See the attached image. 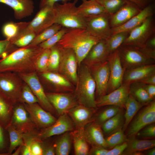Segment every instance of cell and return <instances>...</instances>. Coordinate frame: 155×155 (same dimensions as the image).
<instances>
[{"instance_id": "2", "label": "cell", "mask_w": 155, "mask_h": 155, "mask_svg": "<svg viewBox=\"0 0 155 155\" xmlns=\"http://www.w3.org/2000/svg\"><path fill=\"white\" fill-rule=\"evenodd\" d=\"M100 40L91 35L85 29L69 28L57 44L74 52L79 67L92 48Z\"/></svg>"}, {"instance_id": "39", "label": "cell", "mask_w": 155, "mask_h": 155, "mask_svg": "<svg viewBox=\"0 0 155 155\" xmlns=\"http://www.w3.org/2000/svg\"><path fill=\"white\" fill-rule=\"evenodd\" d=\"M62 27L57 24L55 23L37 35L29 45H38L47 40L59 30Z\"/></svg>"}, {"instance_id": "51", "label": "cell", "mask_w": 155, "mask_h": 155, "mask_svg": "<svg viewBox=\"0 0 155 155\" xmlns=\"http://www.w3.org/2000/svg\"><path fill=\"white\" fill-rule=\"evenodd\" d=\"M13 45L10 41L7 39L0 40V58L6 57L18 48Z\"/></svg>"}, {"instance_id": "55", "label": "cell", "mask_w": 155, "mask_h": 155, "mask_svg": "<svg viewBox=\"0 0 155 155\" xmlns=\"http://www.w3.org/2000/svg\"><path fill=\"white\" fill-rule=\"evenodd\" d=\"M137 48L145 56L148 58L155 60V49H153L146 46Z\"/></svg>"}, {"instance_id": "11", "label": "cell", "mask_w": 155, "mask_h": 155, "mask_svg": "<svg viewBox=\"0 0 155 155\" xmlns=\"http://www.w3.org/2000/svg\"><path fill=\"white\" fill-rule=\"evenodd\" d=\"M146 105L139 111L128 126L127 136L129 137H135L137 133L145 127L154 123L155 100Z\"/></svg>"}, {"instance_id": "17", "label": "cell", "mask_w": 155, "mask_h": 155, "mask_svg": "<svg viewBox=\"0 0 155 155\" xmlns=\"http://www.w3.org/2000/svg\"><path fill=\"white\" fill-rule=\"evenodd\" d=\"M107 61L110 70L108 93L118 88L122 84L125 70L121 61L118 49L109 55Z\"/></svg>"}, {"instance_id": "32", "label": "cell", "mask_w": 155, "mask_h": 155, "mask_svg": "<svg viewBox=\"0 0 155 155\" xmlns=\"http://www.w3.org/2000/svg\"><path fill=\"white\" fill-rule=\"evenodd\" d=\"M82 3L78 7L79 13L85 17L88 16L107 13L96 0H81Z\"/></svg>"}, {"instance_id": "37", "label": "cell", "mask_w": 155, "mask_h": 155, "mask_svg": "<svg viewBox=\"0 0 155 155\" xmlns=\"http://www.w3.org/2000/svg\"><path fill=\"white\" fill-rule=\"evenodd\" d=\"M6 129L8 133L9 141L8 153L9 155H11L17 147L23 145V133L11 125Z\"/></svg>"}, {"instance_id": "15", "label": "cell", "mask_w": 155, "mask_h": 155, "mask_svg": "<svg viewBox=\"0 0 155 155\" xmlns=\"http://www.w3.org/2000/svg\"><path fill=\"white\" fill-rule=\"evenodd\" d=\"M130 84L123 82L118 88L112 92L96 100V107L114 105L125 107L126 100L129 94Z\"/></svg>"}, {"instance_id": "18", "label": "cell", "mask_w": 155, "mask_h": 155, "mask_svg": "<svg viewBox=\"0 0 155 155\" xmlns=\"http://www.w3.org/2000/svg\"><path fill=\"white\" fill-rule=\"evenodd\" d=\"M95 82V96L97 98L108 93L110 77V70L108 61L90 68Z\"/></svg>"}, {"instance_id": "35", "label": "cell", "mask_w": 155, "mask_h": 155, "mask_svg": "<svg viewBox=\"0 0 155 155\" xmlns=\"http://www.w3.org/2000/svg\"><path fill=\"white\" fill-rule=\"evenodd\" d=\"M124 122V113L121 109L115 115L105 122L101 127L103 133L110 135L122 129Z\"/></svg>"}, {"instance_id": "58", "label": "cell", "mask_w": 155, "mask_h": 155, "mask_svg": "<svg viewBox=\"0 0 155 155\" xmlns=\"http://www.w3.org/2000/svg\"><path fill=\"white\" fill-rule=\"evenodd\" d=\"M71 0H40L39 8H41L46 6H52L58 1H61L62 3L70 2Z\"/></svg>"}, {"instance_id": "27", "label": "cell", "mask_w": 155, "mask_h": 155, "mask_svg": "<svg viewBox=\"0 0 155 155\" xmlns=\"http://www.w3.org/2000/svg\"><path fill=\"white\" fill-rule=\"evenodd\" d=\"M155 73L154 64H146L126 70L123 82L129 84L139 82L146 77Z\"/></svg>"}, {"instance_id": "6", "label": "cell", "mask_w": 155, "mask_h": 155, "mask_svg": "<svg viewBox=\"0 0 155 155\" xmlns=\"http://www.w3.org/2000/svg\"><path fill=\"white\" fill-rule=\"evenodd\" d=\"M155 35L153 16L147 18L141 25L131 30L123 45L139 48L145 46L148 41Z\"/></svg>"}, {"instance_id": "14", "label": "cell", "mask_w": 155, "mask_h": 155, "mask_svg": "<svg viewBox=\"0 0 155 155\" xmlns=\"http://www.w3.org/2000/svg\"><path fill=\"white\" fill-rule=\"evenodd\" d=\"M11 125L22 133L31 132L38 129L24 104L22 103H17L14 106Z\"/></svg>"}, {"instance_id": "31", "label": "cell", "mask_w": 155, "mask_h": 155, "mask_svg": "<svg viewBox=\"0 0 155 155\" xmlns=\"http://www.w3.org/2000/svg\"><path fill=\"white\" fill-rule=\"evenodd\" d=\"M144 105L138 102L129 94L125 105L126 111L124 113V122L122 128L124 131L127 128L138 111Z\"/></svg>"}, {"instance_id": "60", "label": "cell", "mask_w": 155, "mask_h": 155, "mask_svg": "<svg viewBox=\"0 0 155 155\" xmlns=\"http://www.w3.org/2000/svg\"><path fill=\"white\" fill-rule=\"evenodd\" d=\"M144 87L150 96L154 99L155 96V85L144 84Z\"/></svg>"}, {"instance_id": "10", "label": "cell", "mask_w": 155, "mask_h": 155, "mask_svg": "<svg viewBox=\"0 0 155 155\" xmlns=\"http://www.w3.org/2000/svg\"><path fill=\"white\" fill-rule=\"evenodd\" d=\"M56 12L53 5L40 9L34 18L23 30L32 32L37 35L55 23Z\"/></svg>"}, {"instance_id": "30", "label": "cell", "mask_w": 155, "mask_h": 155, "mask_svg": "<svg viewBox=\"0 0 155 155\" xmlns=\"http://www.w3.org/2000/svg\"><path fill=\"white\" fill-rule=\"evenodd\" d=\"M75 154L76 155H87L89 149L84 135V129H76L71 132Z\"/></svg>"}, {"instance_id": "56", "label": "cell", "mask_w": 155, "mask_h": 155, "mask_svg": "<svg viewBox=\"0 0 155 155\" xmlns=\"http://www.w3.org/2000/svg\"><path fill=\"white\" fill-rule=\"evenodd\" d=\"M108 150L102 147L92 146L88 155H106Z\"/></svg>"}, {"instance_id": "47", "label": "cell", "mask_w": 155, "mask_h": 155, "mask_svg": "<svg viewBox=\"0 0 155 155\" xmlns=\"http://www.w3.org/2000/svg\"><path fill=\"white\" fill-rule=\"evenodd\" d=\"M126 0H96L105 9L106 12L111 15L117 11Z\"/></svg>"}, {"instance_id": "28", "label": "cell", "mask_w": 155, "mask_h": 155, "mask_svg": "<svg viewBox=\"0 0 155 155\" xmlns=\"http://www.w3.org/2000/svg\"><path fill=\"white\" fill-rule=\"evenodd\" d=\"M14 105L0 90V124L5 129L11 125Z\"/></svg>"}, {"instance_id": "34", "label": "cell", "mask_w": 155, "mask_h": 155, "mask_svg": "<svg viewBox=\"0 0 155 155\" xmlns=\"http://www.w3.org/2000/svg\"><path fill=\"white\" fill-rule=\"evenodd\" d=\"M71 131H67L61 135L53 140L55 155H68L71 149L72 138Z\"/></svg>"}, {"instance_id": "50", "label": "cell", "mask_w": 155, "mask_h": 155, "mask_svg": "<svg viewBox=\"0 0 155 155\" xmlns=\"http://www.w3.org/2000/svg\"><path fill=\"white\" fill-rule=\"evenodd\" d=\"M139 138L150 139L155 137V125L154 123L149 125L143 128L136 134Z\"/></svg>"}, {"instance_id": "52", "label": "cell", "mask_w": 155, "mask_h": 155, "mask_svg": "<svg viewBox=\"0 0 155 155\" xmlns=\"http://www.w3.org/2000/svg\"><path fill=\"white\" fill-rule=\"evenodd\" d=\"M42 155H55V150L54 141L49 139V137L41 141Z\"/></svg>"}, {"instance_id": "9", "label": "cell", "mask_w": 155, "mask_h": 155, "mask_svg": "<svg viewBox=\"0 0 155 155\" xmlns=\"http://www.w3.org/2000/svg\"><path fill=\"white\" fill-rule=\"evenodd\" d=\"M118 49L125 71L142 65L154 64L155 60L145 56L137 48L122 44Z\"/></svg>"}, {"instance_id": "38", "label": "cell", "mask_w": 155, "mask_h": 155, "mask_svg": "<svg viewBox=\"0 0 155 155\" xmlns=\"http://www.w3.org/2000/svg\"><path fill=\"white\" fill-rule=\"evenodd\" d=\"M129 33L123 32L112 34L105 40L108 50L110 54L117 49L123 44Z\"/></svg>"}, {"instance_id": "23", "label": "cell", "mask_w": 155, "mask_h": 155, "mask_svg": "<svg viewBox=\"0 0 155 155\" xmlns=\"http://www.w3.org/2000/svg\"><path fill=\"white\" fill-rule=\"evenodd\" d=\"M110 54L105 40L101 39L92 48L82 62L90 68L107 61Z\"/></svg>"}, {"instance_id": "61", "label": "cell", "mask_w": 155, "mask_h": 155, "mask_svg": "<svg viewBox=\"0 0 155 155\" xmlns=\"http://www.w3.org/2000/svg\"><path fill=\"white\" fill-rule=\"evenodd\" d=\"M145 46L155 49V35L152 37L148 41Z\"/></svg>"}, {"instance_id": "16", "label": "cell", "mask_w": 155, "mask_h": 155, "mask_svg": "<svg viewBox=\"0 0 155 155\" xmlns=\"http://www.w3.org/2000/svg\"><path fill=\"white\" fill-rule=\"evenodd\" d=\"M47 98L60 115L67 112L78 104L73 93L58 92H45Z\"/></svg>"}, {"instance_id": "5", "label": "cell", "mask_w": 155, "mask_h": 155, "mask_svg": "<svg viewBox=\"0 0 155 155\" xmlns=\"http://www.w3.org/2000/svg\"><path fill=\"white\" fill-rule=\"evenodd\" d=\"M24 83L17 73H0V90L14 105L20 102L22 90Z\"/></svg>"}, {"instance_id": "64", "label": "cell", "mask_w": 155, "mask_h": 155, "mask_svg": "<svg viewBox=\"0 0 155 155\" xmlns=\"http://www.w3.org/2000/svg\"><path fill=\"white\" fill-rule=\"evenodd\" d=\"M131 155H143L144 154L143 152L137 151L134 152L131 154Z\"/></svg>"}, {"instance_id": "33", "label": "cell", "mask_w": 155, "mask_h": 155, "mask_svg": "<svg viewBox=\"0 0 155 155\" xmlns=\"http://www.w3.org/2000/svg\"><path fill=\"white\" fill-rule=\"evenodd\" d=\"M129 94L138 102L144 105L149 103L154 100L147 93L144 87V84L140 82L130 84Z\"/></svg>"}, {"instance_id": "26", "label": "cell", "mask_w": 155, "mask_h": 155, "mask_svg": "<svg viewBox=\"0 0 155 155\" xmlns=\"http://www.w3.org/2000/svg\"><path fill=\"white\" fill-rule=\"evenodd\" d=\"M41 74L43 78L53 85L54 92L71 93L73 91V84L60 73L47 71Z\"/></svg>"}, {"instance_id": "7", "label": "cell", "mask_w": 155, "mask_h": 155, "mask_svg": "<svg viewBox=\"0 0 155 155\" xmlns=\"http://www.w3.org/2000/svg\"><path fill=\"white\" fill-rule=\"evenodd\" d=\"M110 16L109 14L106 13L85 17V29L94 37L106 39L112 34Z\"/></svg>"}, {"instance_id": "3", "label": "cell", "mask_w": 155, "mask_h": 155, "mask_svg": "<svg viewBox=\"0 0 155 155\" xmlns=\"http://www.w3.org/2000/svg\"><path fill=\"white\" fill-rule=\"evenodd\" d=\"M73 94L78 104L96 108V84L90 68L81 63Z\"/></svg>"}, {"instance_id": "43", "label": "cell", "mask_w": 155, "mask_h": 155, "mask_svg": "<svg viewBox=\"0 0 155 155\" xmlns=\"http://www.w3.org/2000/svg\"><path fill=\"white\" fill-rule=\"evenodd\" d=\"M60 60L59 47L57 44L51 48L48 63V71L58 72Z\"/></svg>"}, {"instance_id": "54", "label": "cell", "mask_w": 155, "mask_h": 155, "mask_svg": "<svg viewBox=\"0 0 155 155\" xmlns=\"http://www.w3.org/2000/svg\"><path fill=\"white\" fill-rule=\"evenodd\" d=\"M41 141L36 139L33 142L30 147L31 155H42Z\"/></svg>"}, {"instance_id": "57", "label": "cell", "mask_w": 155, "mask_h": 155, "mask_svg": "<svg viewBox=\"0 0 155 155\" xmlns=\"http://www.w3.org/2000/svg\"><path fill=\"white\" fill-rule=\"evenodd\" d=\"M129 1L138 7L140 9H142L148 5L154 3V0H126Z\"/></svg>"}, {"instance_id": "4", "label": "cell", "mask_w": 155, "mask_h": 155, "mask_svg": "<svg viewBox=\"0 0 155 155\" xmlns=\"http://www.w3.org/2000/svg\"><path fill=\"white\" fill-rule=\"evenodd\" d=\"M78 0L62 4L55 3L53 5L56 12L55 23L68 28L85 29V17L79 13L76 6Z\"/></svg>"}, {"instance_id": "25", "label": "cell", "mask_w": 155, "mask_h": 155, "mask_svg": "<svg viewBox=\"0 0 155 155\" xmlns=\"http://www.w3.org/2000/svg\"><path fill=\"white\" fill-rule=\"evenodd\" d=\"M84 133L87 142L92 146L107 148L101 127L93 121L85 126Z\"/></svg>"}, {"instance_id": "49", "label": "cell", "mask_w": 155, "mask_h": 155, "mask_svg": "<svg viewBox=\"0 0 155 155\" xmlns=\"http://www.w3.org/2000/svg\"><path fill=\"white\" fill-rule=\"evenodd\" d=\"M9 144L8 133L0 124V155H8Z\"/></svg>"}, {"instance_id": "1", "label": "cell", "mask_w": 155, "mask_h": 155, "mask_svg": "<svg viewBox=\"0 0 155 155\" xmlns=\"http://www.w3.org/2000/svg\"><path fill=\"white\" fill-rule=\"evenodd\" d=\"M43 49L39 45L18 48L0 59V73H27L36 71L37 58Z\"/></svg>"}, {"instance_id": "53", "label": "cell", "mask_w": 155, "mask_h": 155, "mask_svg": "<svg viewBox=\"0 0 155 155\" xmlns=\"http://www.w3.org/2000/svg\"><path fill=\"white\" fill-rule=\"evenodd\" d=\"M127 145V142L115 146L112 149L108 150L106 155H122Z\"/></svg>"}, {"instance_id": "22", "label": "cell", "mask_w": 155, "mask_h": 155, "mask_svg": "<svg viewBox=\"0 0 155 155\" xmlns=\"http://www.w3.org/2000/svg\"><path fill=\"white\" fill-rule=\"evenodd\" d=\"M155 4L153 3L142 9L126 22L120 26L111 28L112 34L127 32H130L141 25L147 18L153 16L154 12Z\"/></svg>"}, {"instance_id": "36", "label": "cell", "mask_w": 155, "mask_h": 155, "mask_svg": "<svg viewBox=\"0 0 155 155\" xmlns=\"http://www.w3.org/2000/svg\"><path fill=\"white\" fill-rule=\"evenodd\" d=\"M29 22H9L3 26L2 31L6 39L11 41L16 38L28 25Z\"/></svg>"}, {"instance_id": "45", "label": "cell", "mask_w": 155, "mask_h": 155, "mask_svg": "<svg viewBox=\"0 0 155 155\" xmlns=\"http://www.w3.org/2000/svg\"><path fill=\"white\" fill-rule=\"evenodd\" d=\"M39 129L26 133H23L24 144L22 145L20 155H31L30 147L32 144L36 139L37 133Z\"/></svg>"}, {"instance_id": "8", "label": "cell", "mask_w": 155, "mask_h": 155, "mask_svg": "<svg viewBox=\"0 0 155 155\" xmlns=\"http://www.w3.org/2000/svg\"><path fill=\"white\" fill-rule=\"evenodd\" d=\"M59 47L60 60L58 72L75 85L77 80L78 67L75 54L70 49Z\"/></svg>"}, {"instance_id": "19", "label": "cell", "mask_w": 155, "mask_h": 155, "mask_svg": "<svg viewBox=\"0 0 155 155\" xmlns=\"http://www.w3.org/2000/svg\"><path fill=\"white\" fill-rule=\"evenodd\" d=\"M23 104L31 119L39 129L50 126L57 119L51 113L43 109L38 103Z\"/></svg>"}, {"instance_id": "24", "label": "cell", "mask_w": 155, "mask_h": 155, "mask_svg": "<svg viewBox=\"0 0 155 155\" xmlns=\"http://www.w3.org/2000/svg\"><path fill=\"white\" fill-rule=\"evenodd\" d=\"M0 3L10 7L17 20L29 16L34 11V3L32 0H0Z\"/></svg>"}, {"instance_id": "20", "label": "cell", "mask_w": 155, "mask_h": 155, "mask_svg": "<svg viewBox=\"0 0 155 155\" xmlns=\"http://www.w3.org/2000/svg\"><path fill=\"white\" fill-rule=\"evenodd\" d=\"M142 10L133 3L126 0L123 5L109 17L111 28L124 24Z\"/></svg>"}, {"instance_id": "62", "label": "cell", "mask_w": 155, "mask_h": 155, "mask_svg": "<svg viewBox=\"0 0 155 155\" xmlns=\"http://www.w3.org/2000/svg\"><path fill=\"white\" fill-rule=\"evenodd\" d=\"M144 155H155V148L153 147L143 152Z\"/></svg>"}, {"instance_id": "46", "label": "cell", "mask_w": 155, "mask_h": 155, "mask_svg": "<svg viewBox=\"0 0 155 155\" xmlns=\"http://www.w3.org/2000/svg\"><path fill=\"white\" fill-rule=\"evenodd\" d=\"M68 29L62 27L59 30L49 38L38 45L43 49H51L62 38L67 31Z\"/></svg>"}, {"instance_id": "29", "label": "cell", "mask_w": 155, "mask_h": 155, "mask_svg": "<svg viewBox=\"0 0 155 155\" xmlns=\"http://www.w3.org/2000/svg\"><path fill=\"white\" fill-rule=\"evenodd\" d=\"M127 145L122 155H129L137 151L143 152L155 147V140L153 139H138L135 137H130Z\"/></svg>"}, {"instance_id": "40", "label": "cell", "mask_w": 155, "mask_h": 155, "mask_svg": "<svg viewBox=\"0 0 155 155\" xmlns=\"http://www.w3.org/2000/svg\"><path fill=\"white\" fill-rule=\"evenodd\" d=\"M122 108L117 106L109 105L99 113L93 121L101 127L105 122L117 114Z\"/></svg>"}, {"instance_id": "13", "label": "cell", "mask_w": 155, "mask_h": 155, "mask_svg": "<svg viewBox=\"0 0 155 155\" xmlns=\"http://www.w3.org/2000/svg\"><path fill=\"white\" fill-rule=\"evenodd\" d=\"M75 129L74 123L67 113L59 115L56 121L50 126L39 129L36 138L42 141L56 135H59L67 131Z\"/></svg>"}, {"instance_id": "21", "label": "cell", "mask_w": 155, "mask_h": 155, "mask_svg": "<svg viewBox=\"0 0 155 155\" xmlns=\"http://www.w3.org/2000/svg\"><path fill=\"white\" fill-rule=\"evenodd\" d=\"M95 109L78 104L67 113L72 121L75 129L83 130L88 124L93 121Z\"/></svg>"}, {"instance_id": "41", "label": "cell", "mask_w": 155, "mask_h": 155, "mask_svg": "<svg viewBox=\"0 0 155 155\" xmlns=\"http://www.w3.org/2000/svg\"><path fill=\"white\" fill-rule=\"evenodd\" d=\"M36 36L32 32L22 30L16 38L10 41L16 47H23L30 44Z\"/></svg>"}, {"instance_id": "59", "label": "cell", "mask_w": 155, "mask_h": 155, "mask_svg": "<svg viewBox=\"0 0 155 155\" xmlns=\"http://www.w3.org/2000/svg\"><path fill=\"white\" fill-rule=\"evenodd\" d=\"M139 82L145 84L155 85V73L146 77Z\"/></svg>"}, {"instance_id": "44", "label": "cell", "mask_w": 155, "mask_h": 155, "mask_svg": "<svg viewBox=\"0 0 155 155\" xmlns=\"http://www.w3.org/2000/svg\"><path fill=\"white\" fill-rule=\"evenodd\" d=\"M51 49H43L37 58L35 64L37 72L42 73L48 71V63Z\"/></svg>"}, {"instance_id": "48", "label": "cell", "mask_w": 155, "mask_h": 155, "mask_svg": "<svg viewBox=\"0 0 155 155\" xmlns=\"http://www.w3.org/2000/svg\"><path fill=\"white\" fill-rule=\"evenodd\" d=\"M28 104L39 103V101L28 85L25 82L22 90L20 102Z\"/></svg>"}, {"instance_id": "42", "label": "cell", "mask_w": 155, "mask_h": 155, "mask_svg": "<svg viewBox=\"0 0 155 155\" xmlns=\"http://www.w3.org/2000/svg\"><path fill=\"white\" fill-rule=\"evenodd\" d=\"M122 129L115 131L105 138L107 148H113L117 145L127 142V135Z\"/></svg>"}, {"instance_id": "63", "label": "cell", "mask_w": 155, "mask_h": 155, "mask_svg": "<svg viewBox=\"0 0 155 155\" xmlns=\"http://www.w3.org/2000/svg\"><path fill=\"white\" fill-rule=\"evenodd\" d=\"M22 145L18 147L17 150L13 153L11 154L12 155H20L21 150H22Z\"/></svg>"}, {"instance_id": "12", "label": "cell", "mask_w": 155, "mask_h": 155, "mask_svg": "<svg viewBox=\"0 0 155 155\" xmlns=\"http://www.w3.org/2000/svg\"><path fill=\"white\" fill-rule=\"evenodd\" d=\"M37 72L18 74L23 80L30 87L38 99L39 105L45 110L53 115L56 113L49 101L44 88L38 78Z\"/></svg>"}]
</instances>
